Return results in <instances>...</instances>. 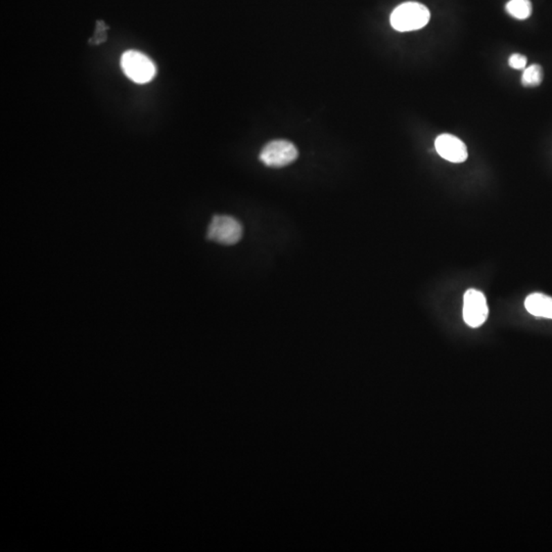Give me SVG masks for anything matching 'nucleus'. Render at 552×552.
Instances as JSON below:
<instances>
[{"instance_id":"obj_4","label":"nucleus","mask_w":552,"mask_h":552,"mask_svg":"<svg viewBox=\"0 0 552 552\" xmlns=\"http://www.w3.org/2000/svg\"><path fill=\"white\" fill-rule=\"evenodd\" d=\"M297 148L293 142L285 140L268 142L260 153V160L264 165L272 168L285 167L298 158Z\"/></svg>"},{"instance_id":"obj_10","label":"nucleus","mask_w":552,"mask_h":552,"mask_svg":"<svg viewBox=\"0 0 552 552\" xmlns=\"http://www.w3.org/2000/svg\"><path fill=\"white\" fill-rule=\"evenodd\" d=\"M509 67L515 70L525 69L527 66V57L521 53H513L508 59Z\"/></svg>"},{"instance_id":"obj_3","label":"nucleus","mask_w":552,"mask_h":552,"mask_svg":"<svg viewBox=\"0 0 552 552\" xmlns=\"http://www.w3.org/2000/svg\"><path fill=\"white\" fill-rule=\"evenodd\" d=\"M208 238L217 244L232 246L238 244L242 236V226L240 221L227 215L213 217L208 228Z\"/></svg>"},{"instance_id":"obj_6","label":"nucleus","mask_w":552,"mask_h":552,"mask_svg":"<svg viewBox=\"0 0 552 552\" xmlns=\"http://www.w3.org/2000/svg\"><path fill=\"white\" fill-rule=\"evenodd\" d=\"M437 153L451 163H464L468 159V148L459 138L452 134L439 135L435 142Z\"/></svg>"},{"instance_id":"obj_2","label":"nucleus","mask_w":552,"mask_h":552,"mask_svg":"<svg viewBox=\"0 0 552 552\" xmlns=\"http://www.w3.org/2000/svg\"><path fill=\"white\" fill-rule=\"evenodd\" d=\"M121 67L125 75L138 84H144L153 80L155 75V66L153 61L136 50H128L121 57Z\"/></svg>"},{"instance_id":"obj_5","label":"nucleus","mask_w":552,"mask_h":552,"mask_svg":"<svg viewBox=\"0 0 552 552\" xmlns=\"http://www.w3.org/2000/svg\"><path fill=\"white\" fill-rule=\"evenodd\" d=\"M489 314L487 300L482 292L470 289L464 297V319L470 327H479L485 323Z\"/></svg>"},{"instance_id":"obj_11","label":"nucleus","mask_w":552,"mask_h":552,"mask_svg":"<svg viewBox=\"0 0 552 552\" xmlns=\"http://www.w3.org/2000/svg\"><path fill=\"white\" fill-rule=\"evenodd\" d=\"M97 29L101 30L102 32L106 31V27L104 26V22L102 23V27H97ZM95 44H101V42L104 41V39H106V35L95 34Z\"/></svg>"},{"instance_id":"obj_8","label":"nucleus","mask_w":552,"mask_h":552,"mask_svg":"<svg viewBox=\"0 0 552 552\" xmlns=\"http://www.w3.org/2000/svg\"><path fill=\"white\" fill-rule=\"evenodd\" d=\"M506 10L513 18L526 20L532 15V2L530 0H511L507 2Z\"/></svg>"},{"instance_id":"obj_9","label":"nucleus","mask_w":552,"mask_h":552,"mask_svg":"<svg viewBox=\"0 0 552 552\" xmlns=\"http://www.w3.org/2000/svg\"><path fill=\"white\" fill-rule=\"evenodd\" d=\"M543 76H544V73H543L542 67L540 65L534 64V65L530 66L524 71L523 76H522V83H523L524 86H538L542 83Z\"/></svg>"},{"instance_id":"obj_7","label":"nucleus","mask_w":552,"mask_h":552,"mask_svg":"<svg viewBox=\"0 0 552 552\" xmlns=\"http://www.w3.org/2000/svg\"><path fill=\"white\" fill-rule=\"evenodd\" d=\"M525 307L534 316L552 319V298L549 296L541 293L531 294L526 299Z\"/></svg>"},{"instance_id":"obj_1","label":"nucleus","mask_w":552,"mask_h":552,"mask_svg":"<svg viewBox=\"0 0 552 552\" xmlns=\"http://www.w3.org/2000/svg\"><path fill=\"white\" fill-rule=\"evenodd\" d=\"M430 18L427 6L419 2L409 1L400 4L393 10L390 22L396 31L410 32L425 27Z\"/></svg>"}]
</instances>
